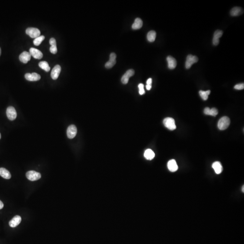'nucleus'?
<instances>
[{
    "label": "nucleus",
    "mask_w": 244,
    "mask_h": 244,
    "mask_svg": "<svg viewBox=\"0 0 244 244\" xmlns=\"http://www.w3.org/2000/svg\"><path fill=\"white\" fill-rule=\"evenodd\" d=\"M243 192H244V186L243 187Z\"/></svg>",
    "instance_id": "obj_37"
},
{
    "label": "nucleus",
    "mask_w": 244,
    "mask_h": 244,
    "mask_svg": "<svg viewBox=\"0 0 244 244\" xmlns=\"http://www.w3.org/2000/svg\"><path fill=\"white\" fill-rule=\"evenodd\" d=\"M116 60H113L110 59L108 62L106 63L105 64V67L106 68H108V69L112 68L114 65L116 64Z\"/></svg>",
    "instance_id": "obj_27"
},
{
    "label": "nucleus",
    "mask_w": 244,
    "mask_h": 244,
    "mask_svg": "<svg viewBox=\"0 0 244 244\" xmlns=\"http://www.w3.org/2000/svg\"><path fill=\"white\" fill-rule=\"evenodd\" d=\"M77 134V128L74 125H70L68 127L66 131L67 137L69 139L75 138Z\"/></svg>",
    "instance_id": "obj_7"
},
{
    "label": "nucleus",
    "mask_w": 244,
    "mask_h": 244,
    "mask_svg": "<svg viewBox=\"0 0 244 244\" xmlns=\"http://www.w3.org/2000/svg\"><path fill=\"white\" fill-rule=\"evenodd\" d=\"M25 78L26 80L30 82H35V81H38L40 80L41 78L40 76L37 73H26L25 75Z\"/></svg>",
    "instance_id": "obj_9"
},
{
    "label": "nucleus",
    "mask_w": 244,
    "mask_h": 244,
    "mask_svg": "<svg viewBox=\"0 0 244 244\" xmlns=\"http://www.w3.org/2000/svg\"><path fill=\"white\" fill-rule=\"evenodd\" d=\"M116 53H111L110 54V59L114 60H116Z\"/></svg>",
    "instance_id": "obj_32"
},
{
    "label": "nucleus",
    "mask_w": 244,
    "mask_h": 244,
    "mask_svg": "<svg viewBox=\"0 0 244 244\" xmlns=\"http://www.w3.org/2000/svg\"><path fill=\"white\" fill-rule=\"evenodd\" d=\"M21 221V217L19 216H16L10 221L9 225L12 227H15L20 224Z\"/></svg>",
    "instance_id": "obj_16"
},
{
    "label": "nucleus",
    "mask_w": 244,
    "mask_h": 244,
    "mask_svg": "<svg viewBox=\"0 0 244 244\" xmlns=\"http://www.w3.org/2000/svg\"><path fill=\"white\" fill-rule=\"evenodd\" d=\"M4 207V204L2 203V201L0 200V209H3Z\"/></svg>",
    "instance_id": "obj_34"
},
{
    "label": "nucleus",
    "mask_w": 244,
    "mask_h": 244,
    "mask_svg": "<svg viewBox=\"0 0 244 244\" xmlns=\"http://www.w3.org/2000/svg\"><path fill=\"white\" fill-rule=\"evenodd\" d=\"M167 167L169 170L171 172H174L177 171L178 169V166L175 160L172 159L169 161L167 164Z\"/></svg>",
    "instance_id": "obj_14"
},
{
    "label": "nucleus",
    "mask_w": 244,
    "mask_h": 244,
    "mask_svg": "<svg viewBox=\"0 0 244 244\" xmlns=\"http://www.w3.org/2000/svg\"><path fill=\"white\" fill-rule=\"evenodd\" d=\"M163 124L165 127L170 130H174L176 128L174 118L168 117L165 118L163 120Z\"/></svg>",
    "instance_id": "obj_2"
},
{
    "label": "nucleus",
    "mask_w": 244,
    "mask_h": 244,
    "mask_svg": "<svg viewBox=\"0 0 244 244\" xmlns=\"http://www.w3.org/2000/svg\"><path fill=\"white\" fill-rule=\"evenodd\" d=\"M49 43H50V45H51V46H53V45H57L56 40H55L54 38H52L50 39V41H49Z\"/></svg>",
    "instance_id": "obj_31"
},
{
    "label": "nucleus",
    "mask_w": 244,
    "mask_h": 244,
    "mask_svg": "<svg viewBox=\"0 0 244 244\" xmlns=\"http://www.w3.org/2000/svg\"><path fill=\"white\" fill-rule=\"evenodd\" d=\"M230 124V119L228 117L224 116L221 118L218 122L217 126L221 130H224L228 128Z\"/></svg>",
    "instance_id": "obj_1"
},
{
    "label": "nucleus",
    "mask_w": 244,
    "mask_h": 244,
    "mask_svg": "<svg viewBox=\"0 0 244 244\" xmlns=\"http://www.w3.org/2000/svg\"><path fill=\"white\" fill-rule=\"evenodd\" d=\"M212 167L217 174H221L223 170L222 165L219 162H216L213 163L212 165Z\"/></svg>",
    "instance_id": "obj_18"
},
{
    "label": "nucleus",
    "mask_w": 244,
    "mask_h": 244,
    "mask_svg": "<svg viewBox=\"0 0 244 244\" xmlns=\"http://www.w3.org/2000/svg\"><path fill=\"white\" fill-rule=\"evenodd\" d=\"M26 33L31 38H35V39L40 36V31L39 29L37 28H32V27L27 28L26 30Z\"/></svg>",
    "instance_id": "obj_4"
},
{
    "label": "nucleus",
    "mask_w": 244,
    "mask_h": 244,
    "mask_svg": "<svg viewBox=\"0 0 244 244\" xmlns=\"http://www.w3.org/2000/svg\"><path fill=\"white\" fill-rule=\"evenodd\" d=\"M210 93L211 91L210 90H207V91L200 90L199 92L200 96L204 100H207L209 97V95L210 94Z\"/></svg>",
    "instance_id": "obj_25"
},
{
    "label": "nucleus",
    "mask_w": 244,
    "mask_h": 244,
    "mask_svg": "<svg viewBox=\"0 0 244 244\" xmlns=\"http://www.w3.org/2000/svg\"><path fill=\"white\" fill-rule=\"evenodd\" d=\"M26 176L28 180L32 181L40 180L41 177L40 173L34 170L28 171L26 173Z\"/></svg>",
    "instance_id": "obj_3"
},
{
    "label": "nucleus",
    "mask_w": 244,
    "mask_h": 244,
    "mask_svg": "<svg viewBox=\"0 0 244 244\" xmlns=\"http://www.w3.org/2000/svg\"><path fill=\"white\" fill-rule=\"evenodd\" d=\"M157 34L154 30H151L148 32L147 35V39L150 42H153L156 40Z\"/></svg>",
    "instance_id": "obj_23"
},
{
    "label": "nucleus",
    "mask_w": 244,
    "mask_h": 244,
    "mask_svg": "<svg viewBox=\"0 0 244 244\" xmlns=\"http://www.w3.org/2000/svg\"><path fill=\"white\" fill-rule=\"evenodd\" d=\"M198 58L196 56L192 55H188L187 57L186 62V69H189L191 67L192 65L194 63L198 61Z\"/></svg>",
    "instance_id": "obj_6"
},
{
    "label": "nucleus",
    "mask_w": 244,
    "mask_h": 244,
    "mask_svg": "<svg viewBox=\"0 0 244 244\" xmlns=\"http://www.w3.org/2000/svg\"><path fill=\"white\" fill-rule=\"evenodd\" d=\"M135 71L133 69L128 70L123 75L121 78V82L123 84H127L128 82L129 78L134 75Z\"/></svg>",
    "instance_id": "obj_8"
},
{
    "label": "nucleus",
    "mask_w": 244,
    "mask_h": 244,
    "mask_svg": "<svg viewBox=\"0 0 244 244\" xmlns=\"http://www.w3.org/2000/svg\"><path fill=\"white\" fill-rule=\"evenodd\" d=\"M204 113L206 115L208 116H212L215 117L218 114V110L215 108H212L210 109L209 107H206L204 110Z\"/></svg>",
    "instance_id": "obj_17"
},
{
    "label": "nucleus",
    "mask_w": 244,
    "mask_h": 244,
    "mask_svg": "<svg viewBox=\"0 0 244 244\" xmlns=\"http://www.w3.org/2000/svg\"><path fill=\"white\" fill-rule=\"evenodd\" d=\"M144 157L148 160H152L154 158L155 156V153L152 150L148 149L146 150L144 152Z\"/></svg>",
    "instance_id": "obj_22"
},
{
    "label": "nucleus",
    "mask_w": 244,
    "mask_h": 244,
    "mask_svg": "<svg viewBox=\"0 0 244 244\" xmlns=\"http://www.w3.org/2000/svg\"><path fill=\"white\" fill-rule=\"evenodd\" d=\"M139 93L141 95L145 93V91L144 89V85L143 84H139Z\"/></svg>",
    "instance_id": "obj_28"
},
{
    "label": "nucleus",
    "mask_w": 244,
    "mask_h": 244,
    "mask_svg": "<svg viewBox=\"0 0 244 244\" xmlns=\"http://www.w3.org/2000/svg\"><path fill=\"white\" fill-rule=\"evenodd\" d=\"M223 35V31L221 30H217L216 31L214 32V35H213V40H212V43L213 45H218L219 43V38L222 36Z\"/></svg>",
    "instance_id": "obj_13"
},
{
    "label": "nucleus",
    "mask_w": 244,
    "mask_h": 244,
    "mask_svg": "<svg viewBox=\"0 0 244 244\" xmlns=\"http://www.w3.org/2000/svg\"><path fill=\"white\" fill-rule=\"evenodd\" d=\"M166 60L168 62V68L170 69H175L177 66V62H176V59L172 56H169L167 57Z\"/></svg>",
    "instance_id": "obj_15"
},
{
    "label": "nucleus",
    "mask_w": 244,
    "mask_h": 244,
    "mask_svg": "<svg viewBox=\"0 0 244 244\" xmlns=\"http://www.w3.org/2000/svg\"><path fill=\"white\" fill-rule=\"evenodd\" d=\"M234 88L235 89L238 90H241L244 89V84L240 83L237 84L234 87Z\"/></svg>",
    "instance_id": "obj_30"
},
{
    "label": "nucleus",
    "mask_w": 244,
    "mask_h": 244,
    "mask_svg": "<svg viewBox=\"0 0 244 244\" xmlns=\"http://www.w3.org/2000/svg\"><path fill=\"white\" fill-rule=\"evenodd\" d=\"M30 53L31 56H33L35 58L37 59H40L43 57V54L40 51L34 48H30Z\"/></svg>",
    "instance_id": "obj_11"
},
{
    "label": "nucleus",
    "mask_w": 244,
    "mask_h": 244,
    "mask_svg": "<svg viewBox=\"0 0 244 244\" xmlns=\"http://www.w3.org/2000/svg\"><path fill=\"white\" fill-rule=\"evenodd\" d=\"M146 88L147 90H149L152 88V85H147Z\"/></svg>",
    "instance_id": "obj_35"
},
{
    "label": "nucleus",
    "mask_w": 244,
    "mask_h": 244,
    "mask_svg": "<svg viewBox=\"0 0 244 244\" xmlns=\"http://www.w3.org/2000/svg\"><path fill=\"white\" fill-rule=\"evenodd\" d=\"M50 51L51 53H53V54H56V53H57V51H58L57 45L51 46L50 48Z\"/></svg>",
    "instance_id": "obj_29"
},
{
    "label": "nucleus",
    "mask_w": 244,
    "mask_h": 244,
    "mask_svg": "<svg viewBox=\"0 0 244 244\" xmlns=\"http://www.w3.org/2000/svg\"><path fill=\"white\" fill-rule=\"evenodd\" d=\"M0 175L4 179H11V177H12L10 172L8 170H7L6 169L4 168H0Z\"/></svg>",
    "instance_id": "obj_21"
},
{
    "label": "nucleus",
    "mask_w": 244,
    "mask_h": 244,
    "mask_svg": "<svg viewBox=\"0 0 244 244\" xmlns=\"http://www.w3.org/2000/svg\"><path fill=\"white\" fill-rule=\"evenodd\" d=\"M61 71V67L59 65L55 66L52 71H51V76L53 80H57L59 76L60 73Z\"/></svg>",
    "instance_id": "obj_10"
},
{
    "label": "nucleus",
    "mask_w": 244,
    "mask_h": 244,
    "mask_svg": "<svg viewBox=\"0 0 244 244\" xmlns=\"http://www.w3.org/2000/svg\"><path fill=\"white\" fill-rule=\"evenodd\" d=\"M142 25H143V22L142 20L140 18H138L135 19L134 22L132 25V29L135 30H139L142 27Z\"/></svg>",
    "instance_id": "obj_20"
},
{
    "label": "nucleus",
    "mask_w": 244,
    "mask_h": 244,
    "mask_svg": "<svg viewBox=\"0 0 244 244\" xmlns=\"http://www.w3.org/2000/svg\"><path fill=\"white\" fill-rule=\"evenodd\" d=\"M1 135L0 134V139H1Z\"/></svg>",
    "instance_id": "obj_38"
},
{
    "label": "nucleus",
    "mask_w": 244,
    "mask_h": 244,
    "mask_svg": "<svg viewBox=\"0 0 244 244\" xmlns=\"http://www.w3.org/2000/svg\"><path fill=\"white\" fill-rule=\"evenodd\" d=\"M45 39L44 36L42 35L36 38L34 40V44L36 46H39Z\"/></svg>",
    "instance_id": "obj_26"
},
{
    "label": "nucleus",
    "mask_w": 244,
    "mask_h": 244,
    "mask_svg": "<svg viewBox=\"0 0 244 244\" xmlns=\"http://www.w3.org/2000/svg\"><path fill=\"white\" fill-rule=\"evenodd\" d=\"M39 66L42 69L44 70L47 72H48L50 70V67L49 66L48 63L46 61L40 62L39 64Z\"/></svg>",
    "instance_id": "obj_24"
},
{
    "label": "nucleus",
    "mask_w": 244,
    "mask_h": 244,
    "mask_svg": "<svg viewBox=\"0 0 244 244\" xmlns=\"http://www.w3.org/2000/svg\"><path fill=\"white\" fill-rule=\"evenodd\" d=\"M152 78L148 79L147 81V85H152Z\"/></svg>",
    "instance_id": "obj_33"
},
{
    "label": "nucleus",
    "mask_w": 244,
    "mask_h": 244,
    "mask_svg": "<svg viewBox=\"0 0 244 244\" xmlns=\"http://www.w3.org/2000/svg\"><path fill=\"white\" fill-rule=\"evenodd\" d=\"M31 55L30 52L29 53L26 51H25L19 55V60L24 64H27L31 59Z\"/></svg>",
    "instance_id": "obj_12"
},
{
    "label": "nucleus",
    "mask_w": 244,
    "mask_h": 244,
    "mask_svg": "<svg viewBox=\"0 0 244 244\" xmlns=\"http://www.w3.org/2000/svg\"><path fill=\"white\" fill-rule=\"evenodd\" d=\"M243 13V10L239 7H235L231 10L230 12L231 15L232 17H236L242 14Z\"/></svg>",
    "instance_id": "obj_19"
},
{
    "label": "nucleus",
    "mask_w": 244,
    "mask_h": 244,
    "mask_svg": "<svg viewBox=\"0 0 244 244\" xmlns=\"http://www.w3.org/2000/svg\"><path fill=\"white\" fill-rule=\"evenodd\" d=\"M1 48H0V56H1Z\"/></svg>",
    "instance_id": "obj_36"
},
{
    "label": "nucleus",
    "mask_w": 244,
    "mask_h": 244,
    "mask_svg": "<svg viewBox=\"0 0 244 244\" xmlns=\"http://www.w3.org/2000/svg\"><path fill=\"white\" fill-rule=\"evenodd\" d=\"M6 116L9 120H14L17 118V113L14 107L12 106L8 107L6 110Z\"/></svg>",
    "instance_id": "obj_5"
}]
</instances>
